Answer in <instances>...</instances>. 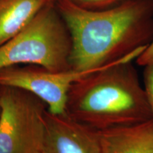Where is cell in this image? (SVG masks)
I'll return each instance as SVG.
<instances>
[{
	"label": "cell",
	"mask_w": 153,
	"mask_h": 153,
	"mask_svg": "<svg viewBox=\"0 0 153 153\" xmlns=\"http://www.w3.org/2000/svg\"><path fill=\"white\" fill-rule=\"evenodd\" d=\"M43 153H102L98 131L64 114L46 111Z\"/></svg>",
	"instance_id": "6"
},
{
	"label": "cell",
	"mask_w": 153,
	"mask_h": 153,
	"mask_svg": "<svg viewBox=\"0 0 153 153\" xmlns=\"http://www.w3.org/2000/svg\"><path fill=\"white\" fill-rule=\"evenodd\" d=\"M57 9L72 41V69L91 72L142 53L153 41V0H125L103 10H89L69 0Z\"/></svg>",
	"instance_id": "1"
},
{
	"label": "cell",
	"mask_w": 153,
	"mask_h": 153,
	"mask_svg": "<svg viewBox=\"0 0 153 153\" xmlns=\"http://www.w3.org/2000/svg\"><path fill=\"white\" fill-rule=\"evenodd\" d=\"M82 8L89 10H103L119 4L125 0H69Z\"/></svg>",
	"instance_id": "9"
},
{
	"label": "cell",
	"mask_w": 153,
	"mask_h": 153,
	"mask_svg": "<svg viewBox=\"0 0 153 153\" xmlns=\"http://www.w3.org/2000/svg\"><path fill=\"white\" fill-rule=\"evenodd\" d=\"M49 1H53V0H49Z\"/></svg>",
	"instance_id": "12"
},
{
	"label": "cell",
	"mask_w": 153,
	"mask_h": 153,
	"mask_svg": "<svg viewBox=\"0 0 153 153\" xmlns=\"http://www.w3.org/2000/svg\"><path fill=\"white\" fill-rule=\"evenodd\" d=\"M89 73L73 69L53 72L36 65H14L0 70V87L27 91L41 99L47 105L49 112L64 114H66L70 87L76 80Z\"/></svg>",
	"instance_id": "5"
},
{
	"label": "cell",
	"mask_w": 153,
	"mask_h": 153,
	"mask_svg": "<svg viewBox=\"0 0 153 153\" xmlns=\"http://www.w3.org/2000/svg\"><path fill=\"white\" fill-rule=\"evenodd\" d=\"M144 88L153 116V64L145 67Z\"/></svg>",
	"instance_id": "10"
},
{
	"label": "cell",
	"mask_w": 153,
	"mask_h": 153,
	"mask_svg": "<svg viewBox=\"0 0 153 153\" xmlns=\"http://www.w3.org/2000/svg\"><path fill=\"white\" fill-rule=\"evenodd\" d=\"M98 132L102 153H153V119Z\"/></svg>",
	"instance_id": "7"
},
{
	"label": "cell",
	"mask_w": 153,
	"mask_h": 153,
	"mask_svg": "<svg viewBox=\"0 0 153 153\" xmlns=\"http://www.w3.org/2000/svg\"><path fill=\"white\" fill-rule=\"evenodd\" d=\"M142 53L74 82L68 91L66 114L98 131L153 119L145 88L132 62Z\"/></svg>",
	"instance_id": "2"
},
{
	"label": "cell",
	"mask_w": 153,
	"mask_h": 153,
	"mask_svg": "<svg viewBox=\"0 0 153 153\" xmlns=\"http://www.w3.org/2000/svg\"><path fill=\"white\" fill-rule=\"evenodd\" d=\"M47 111L33 94L0 87V153H43Z\"/></svg>",
	"instance_id": "4"
},
{
	"label": "cell",
	"mask_w": 153,
	"mask_h": 153,
	"mask_svg": "<svg viewBox=\"0 0 153 153\" xmlns=\"http://www.w3.org/2000/svg\"><path fill=\"white\" fill-rule=\"evenodd\" d=\"M136 62L139 66L144 67L153 64V41L137 57Z\"/></svg>",
	"instance_id": "11"
},
{
	"label": "cell",
	"mask_w": 153,
	"mask_h": 153,
	"mask_svg": "<svg viewBox=\"0 0 153 153\" xmlns=\"http://www.w3.org/2000/svg\"><path fill=\"white\" fill-rule=\"evenodd\" d=\"M49 0H0V46L20 32Z\"/></svg>",
	"instance_id": "8"
},
{
	"label": "cell",
	"mask_w": 153,
	"mask_h": 153,
	"mask_svg": "<svg viewBox=\"0 0 153 153\" xmlns=\"http://www.w3.org/2000/svg\"><path fill=\"white\" fill-rule=\"evenodd\" d=\"M72 41L70 30L51 2L16 36L0 46V70L36 65L53 72L72 69Z\"/></svg>",
	"instance_id": "3"
}]
</instances>
